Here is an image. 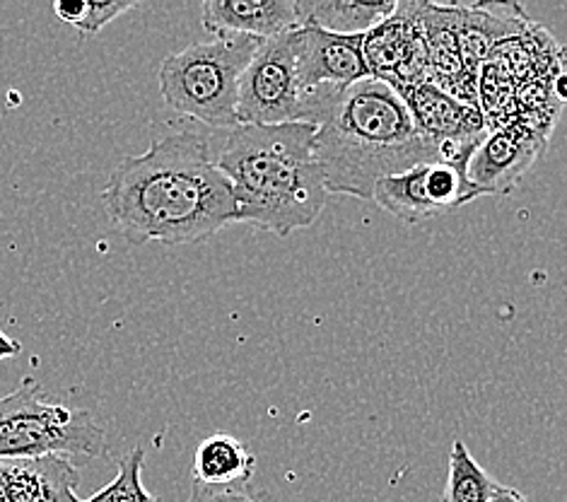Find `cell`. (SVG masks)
I'll return each instance as SVG.
<instances>
[{
	"label": "cell",
	"instance_id": "obj_1",
	"mask_svg": "<svg viewBox=\"0 0 567 502\" xmlns=\"http://www.w3.org/2000/svg\"><path fill=\"white\" fill-rule=\"evenodd\" d=\"M102 206L128 244H198L237 223L227 176L210 139L179 131L128 155L102 188Z\"/></svg>",
	"mask_w": 567,
	"mask_h": 502
},
{
	"label": "cell",
	"instance_id": "obj_2",
	"mask_svg": "<svg viewBox=\"0 0 567 502\" xmlns=\"http://www.w3.org/2000/svg\"><path fill=\"white\" fill-rule=\"evenodd\" d=\"M307 124L317 126L315 153L329 194L372 201L386 176L444 160L417 131L406 100L374 78L315 90Z\"/></svg>",
	"mask_w": 567,
	"mask_h": 502
},
{
	"label": "cell",
	"instance_id": "obj_3",
	"mask_svg": "<svg viewBox=\"0 0 567 502\" xmlns=\"http://www.w3.org/2000/svg\"><path fill=\"white\" fill-rule=\"evenodd\" d=\"M315 124L237 126L218 167L233 186L237 223L288 237L319 221L331 194L315 153Z\"/></svg>",
	"mask_w": 567,
	"mask_h": 502
},
{
	"label": "cell",
	"instance_id": "obj_4",
	"mask_svg": "<svg viewBox=\"0 0 567 502\" xmlns=\"http://www.w3.org/2000/svg\"><path fill=\"white\" fill-rule=\"evenodd\" d=\"M259 47L254 37H215L169 53L157 71L162 100L208 129H237L239 83Z\"/></svg>",
	"mask_w": 567,
	"mask_h": 502
},
{
	"label": "cell",
	"instance_id": "obj_5",
	"mask_svg": "<svg viewBox=\"0 0 567 502\" xmlns=\"http://www.w3.org/2000/svg\"><path fill=\"white\" fill-rule=\"evenodd\" d=\"M104 444V428L92 411L47 399L34 377L0 397V459L61 454L87 461L100 457Z\"/></svg>",
	"mask_w": 567,
	"mask_h": 502
},
{
	"label": "cell",
	"instance_id": "obj_6",
	"mask_svg": "<svg viewBox=\"0 0 567 502\" xmlns=\"http://www.w3.org/2000/svg\"><path fill=\"white\" fill-rule=\"evenodd\" d=\"M295 32L266 39L254 53L239 83V126L307 124L312 92H305L297 73Z\"/></svg>",
	"mask_w": 567,
	"mask_h": 502
},
{
	"label": "cell",
	"instance_id": "obj_7",
	"mask_svg": "<svg viewBox=\"0 0 567 502\" xmlns=\"http://www.w3.org/2000/svg\"><path fill=\"white\" fill-rule=\"evenodd\" d=\"M481 188L468 182L466 165L435 160L409 172L386 176L374 186L372 201L401 223L417 225L481 198Z\"/></svg>",
	"mask_w": 567,
	"mask_h": 502
},
{
	"label": "cell",
	"instance_id": "obj_8",
	"mask_svg": "<svg viewBox=\"0 0 567 502\" xmlns=\"http://www.w3.org/2000/svg\"><path fill=\"white\" fill-rule=\"evenodd\" d=\"M370 78L394 88L401 98L430 80L421 3H396L386 20L362 37Z\"/></svg>",
	"mask_w": 567,
	"mask_h": 502
},
{
	"label": "cell",
	"instance_id": "obj_9",
	"mask_svg": "<svg viewBox=\"0 0 567 502\" xmlns=\"http://www.w3.org/2000/svg\"><path fill=\"white\" fill-rule=\"evenodd\" d=\"M403 100L409 104L417 131L440 147L447 162L468 165L471 153L491 131L481 106L458 102L452 94L432 85L430 80L411 90Z\"/></svg>",
	"mask_w": 567,
	"mask_h": 502
},
{
	"label": "cell",
	"instance_id": "obj_10",
	"mask_svg": "<svg viewBox=\"0 0 567 502\" xmlns=\"http://www.w3.org/2000/svg\"><path fill=\"white\" fill-rule=\"evenodd\" d=\"M546 147L548 135L526 121L493 129L468 157V182L481 188L483 196H507Z\"/></svg>",
	"mask_w": 567,
	"mask_h": 502
},
{
	"label": "cell",
	"instance_id": "obj_11",
	"mask_svg": "<svg viewBox=\"0 0 567 502\" xmlns=\"http://www.w3.org/2000/svg\"><path fill=\"white\" fill-rule=\"evenodd\" d=\"M297 37V73L305 92L319 88H348L370 78L362 53V37L331 34L300 27Z\"/></svg>",
	"mask_w": 567,
	"mask_h": 502
},
{
	"label": "cell",
	"instance_id": "obj_12",
	"mask_svg": "<svg viewBox=\"0 0 567 502\" xmlns=\"http://www.w3.org/2000/svg\"><path fill=\"white\" fill-rule=\"evenodd\" d=\"M430 83L458 102L478 106V75L466 68L456 37L454 6L421 3Z\"/></svg>",
	"mask_w": 567,
	"mask_h": 502
},
{
	"label": "cell",
	"instance_id": "obj_13",
	"mask_svg": "<svg viewBox=\"0 0 567 502\" xmlns=\"http://www.w3.org/2000/svg\"><path fill=\"white\" fill-rule=\"evenodd\" d=\"M200 24L213 37L276 39L300 30L295 0H206Z\"/></svg>",
	"mask_w": 567,
	"mask_h": 502
},
{
	"label": "cell",
	"instance_id": "obj_14",
	"mask_svg": "<svg viewBox=\"0 0 567 502\" xmlns=\"http://www.w3.org/2000/svg\"><path fill=\"white\" fill-rule=\"evenodd\" d=\"M0 485L8 502H75L78 469L61 454L0 459Z\"/></svg>",
	"mask_w": 567,
	"mask_h": 502
},
{
	"label": "cell",
	"instance_id": "obj_15",
	"mask_svg": "<svg viewBox=\"0 0 567 502\" xmlns=\"http://www.w3.org/2000/svg\"><path fill=\"white\" fill-rule=\"evenodd\" d=\"M297 24L315 27L331 34H368L396 10L394 0H295Z\"/></svg>",
	"mask_w": 567,
	"mask_h": 502
},
{
	"label": "cell",
	"instance_id": "obj_16",
	"mask_svg": "<svg viewBox=\"0 0 567 502\" xmlns=\"http://www.w3.org/2000/svg\"><path fill=\"white\" fill-rule=\"evenodd\" d=\"M254 471L256 457L247 450V444L233 436H225V432H215V436L200 440L194 452L192 477L196 483H251Z\"/></svg>",
	"mask_w": 567,
	"mask_h": 502
},
{
	"label": "cell",
	"instance_id": "obj_17",
	"mask_svg": "<svg viewBox=\"0 0 567 502\" xmlns=\"http://www.w3.org/2000/svg\"><path fill=\"white\" fill-rule=\"evenodd\" d=\"M493 491L495 481L468 452V447L456 440L450 450V473L442 502H491Z\"/></svg>",
	"mask_w": 567,
	"mask_h": 502
},
{
	"label": "cell",
	"instance_id": "obj_18",
	"mask_svg": "<svg viewBox=\"0 0 567 502\" xmlns=\"http://www.w3.org/2000/svg\"><path fill=\"white\" fill-rule=\"evenodd\" d=\"M143 464H145V450L136 447L124 459H121L116 477L106 483L102 491L85 500L75 502H159L157 495L147 491L143 483Z\"/></svg>",
	"mask_w": 567,
	"mask_h": 502
},
{
	"label": "cell",
	"instance_id": "obj_19",
	"mask_svg": "<svg viewBox=\"0 0 567 502\" xmlns=\"http://www.w3.org/2000/svg\"><path fill=\"white\" fill-rule=\"evenodd\" d=\"M136 6V0H100V3H87L85 0L83 16L75 22V30L83 37H94L100 34L106 24L121 16H126V12H131Z\"/></svg>",
	"mask_w": 567,
	"mask_h": 502
},
{
	"label": "cell",
	"instance_id": "obj_20",
	"mask_svg": "<svg viewBox=\"0 0 567 502\" xmlns=\"http://www.w3.org/2000/svg\"><path fill=\"white\" fill-rule=\"evenodd\" d=\"M188 502H271L259 488L251 483H229V485H206L196 483L192 485V495Z\"/></svg>",
	"mask_w": 567,
	"mask_h": 502
},
{
	"label": "cell",
	"instance_id": "obj_21",
	"mask_svg": "<svg viewBox=\"0 0 567 502\" xmlns=\"http://www.w3.org/2000/svg\"><path fill=\"white\" fill-rule=\"evenodd\" d=\"M20 352H22V344L16 341L12 336H8L3 329H0V360L18 358Z\"/></svg>",
	"mask_w": 567,
	"mask_h": 502
},
{
	"label": "cell",
	"instance_id": "obj_22",
	"mask_svg": "<svg viewBox=\"0 0 567 502\" xmlns=\"http://www.w3.org/2000/svg\"><path fill=\"white\" fill-rule=\"evenodd\" d=\"M491 502H529V500H526V498L517 491V488L495 483V491H493Z\"/></svg>",
	"mask_w": 567,
	"mask_h": 502
},
{
	"label": "cell",
	"instance_id": "obj_23",
	"mask_svg": "<svg viewBox=\"0 0 567 502\" xmlns=\"http://www.w3.org/2000/svg\"><path fill=\"white\" fill-rule=\"evenodd\" d=\"M550 90H553V98H556L558 104H563V102L567 104V73L565 71L553 78Z\"/></svg>",
	"mask_w": 567,
	"mask_h": 502
}]
</instances>
